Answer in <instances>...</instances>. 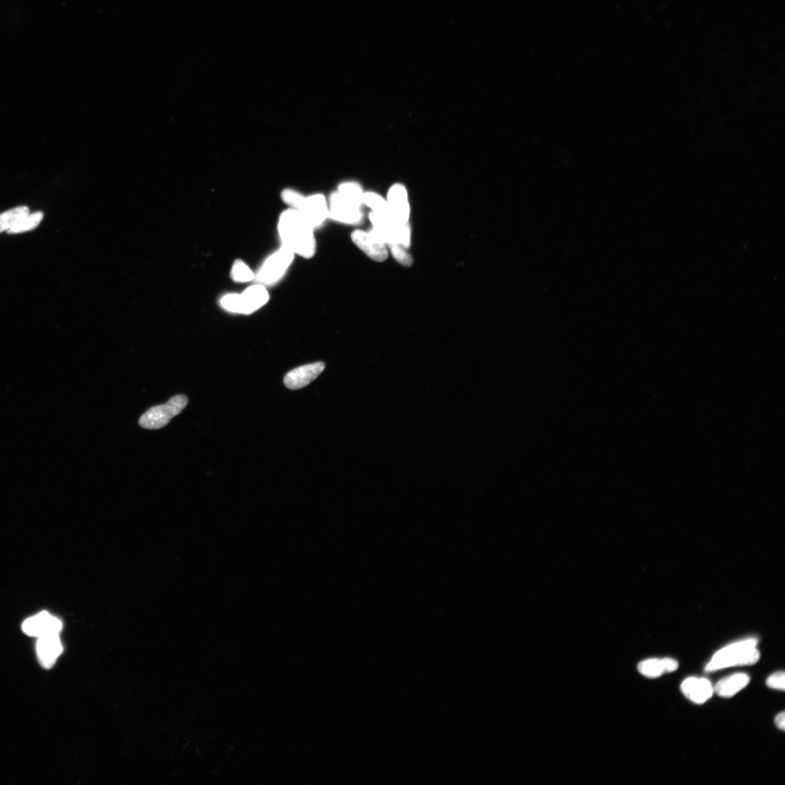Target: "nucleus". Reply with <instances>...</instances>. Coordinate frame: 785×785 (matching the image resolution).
Masks as SVG:
<instances>
[{"mask_svg": "<svg viewBox=\"0 0 785 785\" xmlns=\"http://www.w3.org/2000/svg\"><path fill=\"white\" fill-rule=\"evenodd\" d=\"M297 211L314 229L323 225L329 218V205L322 193H314L306 196L304 203Z\"/></svg>", "mask_w": 785, "mask_h": 785, "instance_id": "nucleus-8", "label": "nucleus"}, {"mask_svg": "<svg viewBox=\"0 0 785 785\" xmlns=\"http://www.w3.org/2000/svg\"><path fill=\"white\" fill-rule=\"evenodd\" d=\"M785 674L784 672H777L771 675L766 680V684L768 687L784 691L785 689Z\"/></svg>", "mask_w": 785, "mask_h": 785, "instance_id": "nucleus-25", "label": "nucleus"}, {"mask_svg": "<svg viewBox=\"0 0 785 785\" xmlns=\"http://www.w3.org/2000/svg\"><path fill=\"white\" fill-rule=\"evenodd\" d=\"M757 640L750 638L730 645L717 651L710 662L706 665V673L715 672L727 667L752 665L760 659L757 649Z\"/></svg>", "mask_w": 785, "mask_h": 785, "instance_id": "nucleus-2", "label": "nucleus"}, {"mask_svg": "<svg viewBox=\"0 0 785 785\" xmlns=\"http://www.w3.org/2000/svg\"><path fill=\"white\" fill-rule=\"evenodd\" d=\"M362 203L372 209V212L377 214L390 216L387 200L381 195L373 191L364 192Z\"/></svg>", "mask_w": 785, "mask_h": 785, "instance_id": "nucleus-18", "label": "nucleus"}, {"mask_svg": "<svg viewBox=\"0 0 785 785\" xmlns=\"http://www.w3.org/2000/svg\"><path fill=\"white\" fill-rule=\"evenodd\" d=\"M59 634L50 635L38 638L36 653L39 662L45 669H50L56 663L63 651Z\"/></svg>", "mask_w": 785, "mask_h": 785, "instance_id": "nucleus-12", "label": "nucleus"}, {"mask_svg": "<svg viewBox=\"0 0 785 785\" xmlns=\"http://www.w3.org/2000/svg\"><path fill=\"white\" fill-rule=\"evenodd\" d=\"M392 257L404 266H410L413 263L411 255L408 248L400 244H390L388 246Z\"/></svg>", "mask_w": 785, "mask_h": 785, "instance_id": "nucleus-23", "label": "nucleus"}, {"mask_svg": "<svg viewBox=\"0 0 785 785\" xmlns=\"http://www.w3.org/2000/svg\"><path fill=\"white\" fill-rule=\"evenodd\" d=\"M678 663L671 658L650 659L641 662L638 665V671L649 678H657L664 673L676 671Z\"/></svg>", "mask_w": 785, "mask_h": 785, "instance_id": "nucleus-15", "label": "nucleus"}, {"mask_svg": "<svg viewBox=\"0 0 785 785\" xmlns=\"http://www.w3.org/2000/svg\"><path fill=\"white\" fill-rule=\"evenodd\" d=\"M242 314H251L264 306L269 300V293L264 285L254 284L240 294Z\"/></svg>", "mask_w": 785, "mask_h": 785, "instance_id": "nucleus-14", "label": "nucleus"}, {"mask_svg": "<svg viewBox=\"0 0 785 785\" xmlns=\"http://www.w3.org/2000/svg\"><path fill=\"white\" fill-rule=\"evenodd\" d=\"M775 724L779 729L784 731V729H785V713H784V712L779 713L776 717Z\"/></svg>", "mask_w": 785, "mask_h": 785, "instance_id": "nucleus-26", "label": "nucleus"}, {"mask_svg": "<svg viewBox=\"0 0 785 785\" xmlns=\"http://www.w3.org/2000/svg\"><path fill=\"white\" fill-rule=\"evenodd\" d=\"M281 198L291 208L299 209L304 203L306 196L293 189H285L281 193Z\"/></svg>", "mask_w": 785, "mask_h": 785, "instance_id": "nucleus-22", "label": "nucleus"}, {"mask_svg": "<svg viewBox=\"0 0 785 785\" xmlns=\"http://www.w3.org/2000/svg\"><path fill=\"white\" fill-rule=\"evenodd\" d=\"M231 280L238 283H246L255 279V274L249 267L245 262L240 259L236 260L231 271Z\"/></svg>", "mask_w": 785, "mask_h": 785, "instance_id": "nucleus-21", "label": "nucleus"}, {"mask_svg": "<svg viewBox=\"0 0 785 785\" xmlns=\"http://www.w3.org/2000/svg\"><path fill=\"white\" fill-rule=\"evenodd\" d=\"M220 305L229 312L242 314L240 294L231 293L224 295L220 300Z\"/></svg>", "mask_w": 785, "mask_h": 785, "instance_id": "nucleus-24", "label": "nucleus"}, {"mask_svg": "<svg viewBox=\"0 0 785 785\" xmlns=\"http://www.w3.org/2000/svg\"><path fill=\"white\" fill-rule=\"evenodd\" d=\"M30 214V209L25 206L17 207L0 214V233L8 231L23 217Z\"/></svg>", "mask_w": 785, "mask_h": 785, "instance_id": "nucleus-17", "label": "nucleus"}, {"mask_svg": "<svg viewBox=\"0 0 785 785\" xmlns=\"http://www.w3.org/2000/svg\"><path fill=\"white\" fill-rule=\"evenodd\" d=\"M22 628L25 634L39 638L46 636L59 634L62 629V623L58 618L52 616L46 611H43L26 620L23 622Z\"/></svg>", "mask_w": 785, "mask_h": 785, "instance_id": "nucleus-9", "label": "nucleus"}, {"mask_svg": "<svg viewBox=\"0 0 785 785\" xmlns=\"http://www.w3.org/2000/svg\"><path fill=\"white\" fill-rule=\"evenodd\" d=\"M325 368L324 362H319L299 366L285 375L284 386L291 390H299L309 385L322 374Z\"/></svg>", "mask_w": 785, "mask_h": 785, "instance_id": "nucleus-11", "label": "nucleus"}, {"mask_svg": "<svg viewBox=\"0 0 785 785\" xmlns=\"http://www.w3.org/2000/svg\"><path fill=\"white\" fill-rule=\"evenodd\" d=\"M188 401L186 396H175L166 404L155 406L144 413L140 418L139 424L147 429H160L185 410Z\"/></svg>", "mask_w": 785, "mask_h": 785, "instance_id": "nucleus-4", "label": "nucleus"}, {"mask_svg": "<svg viewBox=\"0 0 785 785\" xmlns=\"http://www.w3.org/2000/svg\"><path fill=\"white\" fill-rule=\"evenodd\" d=\"M350 238L353 242L372 260L384 262L388 258V246L373 230L357 229L352 232Z\"/></svg>", "mask_w": 785, "mask_h": 785, "instance_id": "nucleus-7", "label": "nucleus"}, {"mask_svg": "<svg viewBox=\"0 0 785 785\" xmlns=\"http://www.w3.org/2000/svg\"><path fill=\"white\" fill-rule=\"evenodd\" d=\"M329 218L343 224L357 225L363 218L361 206L344 198L337 191L332 193L329 200Z\"/></svg>", "mask_w": 785, "mask_h": 785, "instance_id": "nucleus-6", "label": "nucleus"}, {"mask_svg": "<svg viewBox=\"0 0 785 785\" xmlns=\"http://www.w3.org/2000/svg\"><path fill=\"white\" fill-rule=\"evenodd\" d=\"M680 689L689 700L696 704L704 703L714 692L709 680L693 677L686 679Z\"/></svg>", "mask_w": 785, "mask_h": 785, "instance_id": "nucleus-13", "label": "nucleus"}, {"mask_svg": "<svg viewBox=\"0 0 785 785\" xmlns=\"http://www.w3.org/2000/svg\"><path fill=\"white\" fill-rule=\"evenodd\" d=\"M295 254L282 246L277 252L270 255L255 275L257 282L262 285H272L278 282L293 264Z\"/></svg>", "mask_w": 785, "mask_h": 785, "instance_id": "nucleus-5", "label": "nucleus"}, {"mask_svg": "<svg viewBox=\"0 0 785 785\" xmlns=\"http://www.w3.org/2000/svg\"><path fill=\"white\" fill-rule=\"evenodd\" d=\"M43 218L44 214L41 211L29 214L20 220L7 232L9 234H16L34 230L41 224Z\"/></svg>", "mask_w": 785, "mask_h": 785, "instance_id": "nucleus-19", "label": "nucleus"}, {"mask_svg": "<svg viewBox=\"0 0 785 785\" xmlns=\"http://www.w3.org/2000/svg\"><path fill=\"white\" fill-rule=\"evenodd\" d=\"M337 191L349 201L361 207L363 205L364 192L359 183L353 181L344 182L340 183Z\"/></svg>", "mask_w": 785, "mask_h": 785, "instance_id": "nucleus-20", "label": "nucleus"}, {"mask_svg": "<svg viewBox=\"0 0 785 785\" xmlns=\"http://www.w3.org/2000/svg\"><path fill=\"white\" fill-rule=\"evenodd\" d=\"M314 229L295 209H288L280 216L278 231L282 246L295 255L310 259L316 254L317 241Z\"/></svg>", "mask_w": 785, "mask_h": 785, "instance_id": "nucleus-1", "label": "nucleus"}, {"mask_svg": "<svg viewBox=\"0 0 785 785\" xmlns=\"http://www.w3.org/2000/svg\"><path fill=\"white\" fill-rule=\"evenodd\" d=\"M386 200L390 216L402 224H408L410 206L407 189L397 183L390 188Z\"/></svg>", "mask_w": 785, "mask_h": 785, "instance_id": "nucleus-10", "label": "nucleus"}, {"mask_svg": "<svg viewBox=\"0 0 785 785\" xmlns=\"http://www.w3.org/2000/svg\"><path fill=\"white\" fill-rule=\"evenodd\" d=\"M750 680L747 674L737 673L719 680L713 689L718 696L730 698L747 687Z\"/></svg>", "mask_w": 785, "mask_h": 785, "instance_id": "nucleus-16", "label": "nucleus"}, {"mask_svg": "<svg viewBox=\"0 0 785 785\" xmlns=\"http://www.w3.org/2000/svg\"><path fill=\"white\" fill-rule=\"evenodd\" d=\"M370 220L372 230L387 246L400 244L409 248L411 244V229L409 224H402L390 216L371 212Z\"/></svg>", "mask_w": 785, "mask_h": 785, "instance_id": "nucleus-3", "label": "nucleus"}]
</instances>
